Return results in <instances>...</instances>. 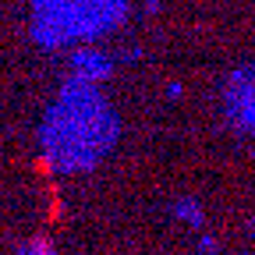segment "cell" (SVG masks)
Wrapping results in <instances>:
<instances>
[{
	"label": "cell",
	"mask_w": 255,
	"mask_h": 255,
	"mask_svg": "<svg viewBox=\"0 0 255 255\" xmlns=\"http://www.w3.org/2000/svg\"><path fill=\"white\" fill-rule=\"evenodd\" d=\"M121 138V117L100 85L68 78L43 117L39 142L46 163L60 174L92 170Z\"/></svg>",
	"instance_id": "6da1fadb"
},
{
	"label": "cell",
	"mask_w": 255,
	"mask_h": 255,
	"mask_svg": "<svg viewBox=\"0 0 255 255\" xmlns=\"http://www.w3.org/2000/svg\"><path fill=\"white\" fill-rule=\"evenodd\" d=\"M21 255H53V245H50L46 238H32V241L21 248Z\"/></svg>",
	"instance_id": "8992f818"
},
{
	"label": "cell",
	"mask_w": 255,
	"mask_h": 255,
	"mask_svg": "<svg viewBox=\"0 0 255 255\" xmlns=\"http://www.w3.org/2000/svg\"><path fill=\"white\" fill-rule=\"evenodd\" d=\"M128 7L131 0H32V39L50 50L96 43L128 18Z\"/></svg>",
	"instance_id": "7a4b0ae2"
},
{
	"label": "cell",
	"mask_w": 255,
	"mask_h": 255,
	"mask_svg": "<svg viewBox=\"0 0 255 255\" xmlns=\"http://www.w3.org/2000/svg\"><path fill=\"white\" fill-rule=\"evenodd\" d=\"M114 75V60L96 50V46H82L71 53V78H82V82H92V85H103L107 78Z\"/></svg>",
	"instance_id": "277c9868"
},
{
	"label": "cell",
	"mask_w": 255,
	"mask_h": 255,
	"mask_svg": "<svg viewBox=\"0 0 255 255\" xmlns=\"http://www.w3.org/2000/svg\"><path fill=\"white\" fill-rule=\"evenodd\" d=\"M223 114L241 131H255V60L241 64L223 85Z\"/></svg>",
	"instance_id": "3957f363"
},
{
	"label": "cell",
	"mask_w": 255,
	"mask_h": 255,
	"mask_svg": "<svg viewBox=\"0 0 255 255\" xmlns=\"http://www.w3.org/2000/svg\"><path fill=\"white\" fill-rule=\"evenodd\" d=\"M174 216L184 220V223H191V227H202V206L195 199H177L174 202Z\"/></svg>",
	"instance_id": "5b68a950"
}]
</instances>
